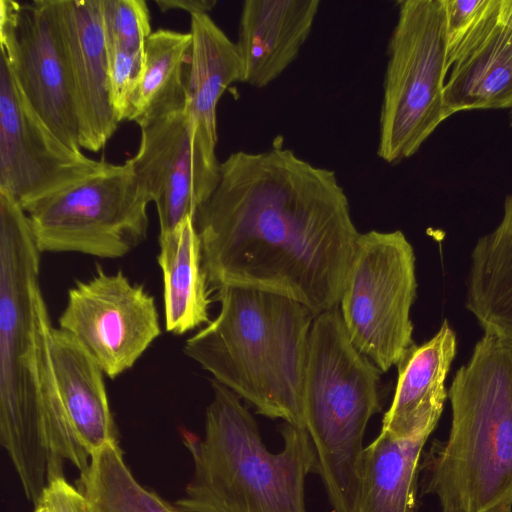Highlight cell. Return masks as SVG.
Masks as SVG:
<instances>
[{
    "mask_svg": "<svg viewBox=\"0 0 512 512\" xmlns=\"http://www.w3.org/2000/svg\"><path fill=\"white\" fill-rule=\"evenodd\" d=\"M208 284L289 297L315 316L338 307L360 235L334 171L284 147L237 151L197 209Z\"/></svg>",
    "mask_w": 512,
    "mask_h": 512,
    "instance_id": "6da1fadb",
    "label": "cell"
},
{
    "mask_svg": "<svg viewBox=\"0 0 512 512\" xmlns=\"http://www.w3.org/2000/svg\"><path fill=\"white\" fill-rule=\"evenodd\" d=\"M107 164L70 149L55 136L24 98L1 57L0 190L25 211Z\"/></svg>",
    "mask_w": 512,
    "mask_h": 512,
    "instance_id": "4fadbf2b",
    "label": "cell"
},
{
    "mask_svg": "<svg viewBox=\"0 0 512 512\" xmlns=\"http://www.w3.org/2000/svg\"><path fill=\"white\" fill-rule=\"evenodd\" d=\"M49 351L68 421L91 456L107 442L117 440L104 371L71 334L60 328L51 330Z\"/></svg>",
    "mask_w": 512,
    "mask_h": 512,
    "instance_id": "ac0fdd59",
    "label": "cell"
},
{
    "mask_svg": "<svg viewBox=\"0 0 512 512\" xmlns=\"http://www.w3.org/2000/svg\"><path fill=\"white\" fill-rule=\"evenodd\" d=\"M40 254L23 208L0 202V443L26 498L38 506L69 461L90 462L55 382L50 316L40 284Z\"/></svg>",
    "mask_w": 512,
    "mask_h": 512,
    "instance_id": "7a4b0ae2",
    "label": "cell"
},
{
    "mask_svg": "<svg viewBox=\"0 0 512 512\" xmlns=\"http://www.w3.org/2000/svg\"><path fill=\"white\" fill-rule=\"evenodd\" d=\"M499 1L490 0L447 57L446 119L463 111L512 108V32L498 19Z\"/></svg>",
    "mask_w": 512,
    "mask_h": 512,
    "instance_id": "5bb4252c",
    "label": "cell"
},
{
    "mask_svg": "<svg viewBox=\"0 0 512 512\" xmlns=\"http://www.w3.org/2000/svg\"><path fill=\"white\" fill-rule=\"evenodd\" d=\"M456 347V335L444 320L431 339L405 352L397 364V385L381 431L407 438L434 430L448 397L445 380Z\"/></svg>",
    "mask_w": 512,
    "mask_h": 512,
    "instance_id": "e0dca14e",
    "label": "cell"
},
{
    "mask_svg": "<svg viewBox=\"0 0 512 512\" xmlns=\"http://www.w3.org/2000/svg\"><path fill=\"white\" fill-rule=\"evenodd\" d=\"M85 281L68 290L59 317L60 329L71 334L114 379L131 369L161 335L155 298L121 271L101 265Z\"/></svg>",
    "mask_w": 512,
    "mask_h": 512,
    "instance_id": "8fae6325",
    "label": "cell"
},
{
    "mask_svg": "<svg viewBox=\"0 0 512 512\" xmlns=\"http://www.w3.org/2000/svg\"><path fill=\"white\" fill-rule=\"evenodd\" d=\"M416 289L415 254L404 233H360L338 308L352 344L381 372L414 344Z\"/></svg>",
    "mask_w": 512,
    "mask_h": 512,
    "instance_id": "9c48e42d",
    "label": "cell"
},
{
    "mask_svg": "<svg viewBox=\"0 0 512 512\" xmlns=\"http://www.w3.org/2000/svg\"><path fill=\"white\" fill-rule=\"evenodd\" d=\"M0 45L1 57L29 105L61 142L82 152L83 124L59 0H0Z\"/></svg>",
    "mask_w": 512,
    "mask_h": 512,
    "instance_id": "30bf717a",
    "label": "cell"
},
{
    "mask_svg": "<svg viewBox=\"0 0 512 512\" xmlns=\"http://www.w3.org/2000/svg\"><path fill=\"white\" fill-rule=\"evenodd\" d=\"M158 264L163 277L167 332L183 335L208 324L211 303L202 261L201 241L193 217L159 234Z\"/></svg>",
    "mask_w": 512,
    "mask_h": 512,
    "instance_id": "d6986e66",
    "label": "cell"
},
{
    "mask_svg": "<svg viewBox=\"0 0 512 512\" xmlns=\"http://www.w3.org/2000/svg\"><path fill=\"white\" fill-rule=\"evenodd\" d=\"M34 512H49V511L43 504H39L37 507H35Z\"/></svg>",
    "mask_w": 512,
    "mask_h": 512,
    "instance_id": "4dcf8cb0",
    "label": "cell"
},
{
    "mask_svg": "<svg viewBox=\"0 0 512 512\" xmlns=\"http://www.w3.org/2000/svg\"><path fill=\"white\" fill-rule=\"evenodd\" d=\"M216 291L217 317L186 340L184 354L258 414L305 428L303 384L314 315L270 291L234 285Z\"/></svg>",
    "mask_w": 512,
    "mask_h": 512,
    "instance_id": "3957f363",
    "label": "cell"
},
{
    "mask_svg": "<svg viewBox=\"0 0 512 512\" xmlns=\"http://www.w3.org/2000/svg\"><path fill=\"white\" fill-rule=\"evenodd\" d=\"M76 487L85 498L87 512H179L136 480L117 440L107 442L90 456Z\"/></svg>",
    "mask_w": 512,
    "mask_h": 512,
    "instance_id": "cb8c5ba5",
    "label": "cell"
},
{
    "mask_svg": "<svg viewBox=\"0 0 512 512\" xmlns=\"http://www.w3.org/2000/svg\"><path fill=\"white\" fill-rule=\"evenodd\" d=\"M150 199L128 160L102 170L25 210L42 252L116 259L147 237Z\"/></svg>",
    "mask_w": 512,
    "mask_h": 512,
    "instance_id": "ba28073f",
    "label": "cell"
},
{
    "mask_svg": "<svg viewBox=\"0 0 512 512\" xmlns=\"http://www.w3.org/2000/svg\"><path fill=\"white\" fill-rule=\"evenodd\" d=\"M102 22L107 48L142 51L152 33L144 0H102Z\"/></svg>",
    "mask_w": 512,
    "mask_h": 512,
    "instance_id": "d4e9b609",
    "label": "cell"
},
{
    "mask_svg": "<svg viewBox=\"0 0 512 512\" xmlns=\"http://www.w3.org/2000/svg\"><path fill=\"white\" fill-rule=\"evenodd\" d=\"M509 121H510V126L512 127V108L509 110Z\"/></svg>",
    "mask_w": 512,
    "mask_h": 512,
    "instance_id": "1f68e13d",
    "label": "cell"
},
{
    "mask_svg": "<svg viewBox=\"0 0 512 512\" xmlns=\"http://www.w3.org/2000/svg\"><path fill=\"white\" fill-rule=\"evenodd\" d=\"M387 47L377 155L397 164L446 120L447 37L443 0H401Z\"/></svg>",
    "mask_w": 512,
    "mask_h": 512,
    "instance_id": "52a82bcc",
    "label": "cell"
},
{
    "mask_svg": "<svg viewBox=\"0 0 512 512\" xmlns=\"http://www.w3.org/2000/svg\"><path fill=\"white\" fill-rule=\"evenodd\" d=\"M446 18L447 57L456 49L488 7L490 0H443Z\"/></svg>",
    "mask_w": 512,
    "mask_h": 512,
    "instance_id": "4316f807",
    "label": "cell"
},
{
    "mask_svg": "<svg viewBox=\"0 0 512 512\" xmlns=\"http://www.w3.org/2000/svg\"><path fill=\"white\" fill-rule=\"evenodd\" d=\"M378 367L350 341L339 308L314 317L305 365V428L335 512H356L363 438L381 410Z\"/></svg>",
    "mask_w": 512,
    "mask_h": 512,
    "instance_id": "8992f818",
    "label": "cell"
},
{
    "mask_svg": "<svg viewBox=\"0 0 512 512\" xmlns=\"http://www.w3.org/2000/svg\"><path fill=\"white\" fill-rule=\"evenodd\" d=\"M430 434L380 432L363 452L356 512H414L420 456Z\"/></svg>",
    "mask_w": 512,
    "mask_h": 512,
    "instance_id": "7402d4cb",
    "label": "cell"
},
{
    "mask_svg": "<svg viewBox=\"0 0 512 512\" xmlns=\"http://www.w3.org/2000/svg\"><path fill=\"white\" fill-rule=\"evenodd\" d=\"M447 440L425 456L442 512H512V341L484 333L451 383Z\"/></svg>",
    "mask_w": 512,
    "mask_h": 512,
    "instance_id": "277c9868",
    "label": "cell"
},
{
    "mask_svg": "<svg viewBox=\"0 0 512 512\" xmlns=\"http://www.w3.org/2000/svg\"><path fill=\"white\" fill-rule=\"evenodd\" d=\"M40 504L49 512H87L84 496L68 483L65 477L51 482L46 488Z\"/></svg>",
    "mask_w": 512,
    "mask_h": 512,
    "instance_id": "83f0119b",
    "label": "cell"
},
{
    "mask_svg": "<svg viewBox=\"0 0 512 512\" xmlns=\"http://www.w3.org/2000/svg\"><path fill=\"white\" fill-rule=\"evenodd\" d=\"M191 34L158 29L143 47L142 70L128 121L140 126L187 105L183 66L188 61Z\"/></svg>",
    "mask_w": 512,
    "mask_h": 512,
    "instance_id": "603a6c76",
    "label": "cell"
},
{
    "mask_svg": "<svg viewBox=\"0 0 512 512\" xmlns=\"http://www.w3.org/2000/svg\"><path fill=\"white\" fill-rule=\"evenodd\" d=\"M192 38L185 80L186 108L213 139L217 135V105L225 90L241 82L236 46L208 13L191 15Z\"/></svg>",
    "mask_w": 512,
    "mask_h": 512,
    "instance_id": "44dd1931",
    "label": "cell"
},
{
    "mask_svg": "<svg viewBox=\"0 0 512 512\" xmlns=\"http://www.w3.org/2000/svg\"><path fill=\"white\" fill-rule=\"evenodd\" d=\"M108 49V89L110 104L118 120L128 121L139 82L143 50Z\"/></svg>",
    "mask_w": 512,
    "mask_h": 512,
    "instance_id": "484cf974",
    "label": "cell"
},
{
    "mask_svg": "<svg viewBox=\"0 0 512 512\" xmlns=\"http://www.w3.org/2000/svg\"><path fill=\"white\" fill-rule=\"evenodd\" d=\"M498 19L512 32V0L499 1Z\"/></svg>",
    "mask_w": 512,
    "mask_h": 512,
    "instance_id": "f546056e",
    "label": "cell"
},
{
    "mask_svg": "<svg viewBox=\"0 0 512 512\" xmlns=\"http://www.w3.org/2000/svg\"><path fill=\"white\" fill-rule=\"evenodd\" d=\"M134 157L128 159L158 215L160 233L173 230L211 196L220 179L217 140L187 108L140 126Z\"/></svg>",
    "mask_w": 512,
    "mask_h": 512,
    "instance_id": "7c38bea8",
    "label": "cell"
},
{
    "mask_svg": "<svg viewBox=\"0 0 512 512\" xmlns=\"http://www.w3.org/2000/svg\"><path fill=\"white\" fill-rule=\"evenodd\" d=\"M465 306L484 333L512 341V194L499 224L472 249Z\"/></svg>",
    "mask_w": 512,
    "mask_h": 512,
    "instance_id": "ffe728a7",
    "label": "cell"
},
{
    "mask_svg": "<svg viewBox=\"0 0 512 512\" xmlns=\"http://www.w3.org/2000/svg\"><path fill=\"white\" fill-rule=\"evenodd\" d=\"M161 12L183 10L190 15L208 13L217 4L215 0H155Z\"/></svg>",
    "mask_w": 512,
    "mask_h": 512,
    "instance_id": "f1b7e54d",
    "label": "cell"
},
{
    "mask_svg": "<svg viewBox=\"0 0 512 512\" xmlns=\"http://www.w3.org/2000/svg\"><path fill=\"white\" fill-rule=\"evenodd\" d=\"M59 12L82 118L83 149L98 152L119 124L109 98L102 0H59Z\"/></svg>",
    "mask_w": 512,
    "mask_h": 512,
    "instance_id": "9a60e30c",
    "label": "cell"
},
{
    "mask_svg": "<svg viewBox=\"0 0 512 512\" xmlns=\"http://www.w3.org/2000/svg\"><path fill=\"white\" fill-rule=\"evenodd\" d=\"M211 386L203 439L185 436L194 474L175 503L179 512H307L305 479L316 471L307 430L285 423L283 448L272 453L241 398L215 380Z\"/></svg>",
    "mask_w": 512,
    "mask_h": 512,
    "instance_id": "5b68a950",
    "label": "cell"
},
{
    "mask_svg": "<svg viewBox=\"0 0 512 512\" xmlns=\"http://www.w3.org/2000/svg\"><path fill=\"white\" fill-rule=\"evenodd\" d=\"M319 0H246L236 46L241 82L263 88L298 57L310 35Z\"/></svg>",
    "mask_w": 512,
    "mask_h": 512,
    "instance_id": "2e32d148",
    "label": "cell"
}]
</instances>
